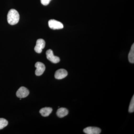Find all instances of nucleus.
I'll return each instance as SVG.
<instances>
[{"label":"nucleus","instance_id":"nucleus-1","mask_svg":"<svg viewBox=\"0 0 134 134\" xmlns=\"http://www.w3.org/2000/svg\"><path fill=\"white\" fill-rule=\"evenodd\" d=\"M19 20V15L18 12L14 9L10 10L7 15L8 23L11 25L17 24Z\"/></svg>","mask_w":134,"mask_h":134},{"label":"nucleus","instance_id":"nucleus-2","mask_svg":"<svg viewBox=\"0 0 134 134\" xmlns=\"http://www.w3.org/2000/svg\"><path fill=\"white\" fill-rule=\"evenodd\" d=\"M48 26L53 30H59L63 29V25L62 23L55 19H51L48 23Z\"/></svg>","mask_w":134,"mask_h":134},{"label":"nucleus","instance_id":"nucleus-3","mask_svg":"<svg viewBox=\"0 0 134 134\" xmlns=\"http://www.w3.org/2000/svg\"><path fill=\"white\" fill-rule=\"evenodd\" d=\"M47 58L50 62L54 63H57L60 61V59L58 56H55L53 54L52 50L49 49L46 52Z\"/></svg>","mask_w":134,"mask_h":134},{"label":"nucleus","instance_id":"nucleus-4","mask_svg":"<svg viewBox=\"0 0 134 134\" xmlns=\"http://www.w3.org/2000/svg\"><path fill=\"white\" fill-rule=\"evenodd\" d=\"M45 41L43 39H39L36 42V46L34 48V50L36 52L40 53L42 52V50L45 46Z\"/></svg>","mask_w":134,"mask_h":134},{"label":"nucleus","instance_id":"nucleus-5","mask_svg":"<svg viewBox=\"0 0 134 134\" xmlns=\"http://www.w3.org/2000/svg\"><path fill=\"white\" fill-rule=\"evenodd\" d=\"M36 68L35 74L37 76H39L43 74L46 69V67L43 63L40 62L36 63L35 64Z\"/></svg>","mask_w":134,"mask_h":134},{"label":"nucleus","instance_id":"nucleus-6","mask_svg":"<svg viewBox=\"0 0 134 134\" xmlns=\"http://www.w3.org/2000/svg\"><path fill=\"white\" fill-rule=\"evenodd\" d=\"M29 90L25 87L23 86L18 89L17 91L16 95L17 97L19 98H24L29 96Z\"/></svg>","mask_w":134,"mask_h":134},{"label":"nucleus","instance_id":"nucleus-7","mask_svg":"<svg viewBox=\"0 0 134 134\" xmlns=\"http://www.w3.org/2000/svg\"><path fill=\"white\" fill-rule=\"evenodd\" d=\"M83 131L87 134H99L101 132V130L97 127H88L84 129Z\"/></svg>","mask_w":134,"mask_h":134},{"label":"nucleus","instance_id":"nucleus-8","mask_svg":"<svg viewBox=\"0 0 134 134\" xmlns=\"http://www.w3.org/2000/svg\"><path fill=\"white\" fill-rule=\"evenodd\" d=\"M68 72L66 70L60 69L58 70L55 72L54 77L55 79H62L65 78L68 75Z\"/></svg>","mask_w":134,"mask_h":134},{"label":"nucleus","instance_id":"nucleus-9","mask_svg":"<svg viewBox=\"0 0 134 134\" xmlns=\"http://www.w3.org/2000/svg\"><path fill=\"white\" fill-rule=\"evenodd\" d=\"M52 108L50 107H45L41 108L40 113L43 117H47L52 113Z\"/></svg>","mask_w":134,"mask_h":134},{"label":"nucleus","instance_id":"nucleus-10","mask_svg":"<svg viewBox=\"0 0 134 134\" xmlns=\"http://www.w3.org/2000/svg\"><path fill=\"white\" fill-rule=\"evenodd\" d=\"M68 113V110H67L66 108H61L58 109L56 113V114L58 117L62 118L66 116Z\"/></svg>","mask_w":134,"mask_h":134},{"label":"nucleus","instance_id":"nucleus-11","mask_svg":"<svg viewBox=\"0 0 134 134\" xmlns=\"http://www.w3.org/2000/svg\"><path fill=\"white\" fill-rule=\"evenodd\" d=\"M128 59L129 62L132 63H134V44H133L128 55Z\"/></svg>","mask_w":134,"mask_h":134},{"label":"nucleus","instance_id":"nucleus-12","mask_svg":"<svg viewBox=\"0 0 134 134\" xmlns=\"http://www.w3.org/2000/svg\"><path fill=\"white\" fill-rule=\"evenodd\" d=\"M8 125L7 121L3 118H0V130L2 129Z\"/></svg>","mask_w":134,"mask_h":134},{"label":"nucleus","instance_id":"nucleus-13","mask_svg":"<svg viewBox=\"0 0 134 134\" xmlns=\"http://www.w3.org/2000/svg\"><path fill=\"white\" fill-rule=\"evenodd\" d=\"M134 111V96L132 97L130 104L129 111L130 113H133Z\"/></svg>","mask_w":134,"mask_h":134},{"label":"nucleus","instance_id":"nucleus-14","mask_svg":"<svg viewBox=\"0 0 134 134\" xmlns=\"http://www.w3.org/2000/svg\"><path fill=\"white\" fill-rule=\"evenodd\" d=\"M51 1L52 0H41V2L42 5L47 6L49 4Z\"/></svg>","mask_w":134,"mask_h":134}]
</instances>
